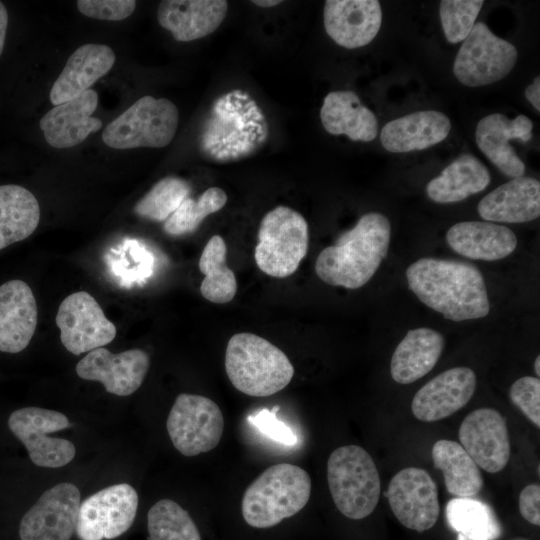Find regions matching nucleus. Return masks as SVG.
I'll list each match as a JSON object with an SVG mask.
<instances>
[{"instance_id":"1","label":"nucleus","mask_w":540,"mask_h":540,"mask_svg":"<svg viewBox=\"0 0 540 540\" xmlns=\"http://www.w3.org/2000/svg\"><path fill=\"white\" fill-rule=\"evenodd\" d=\"M406 278L418 299L446 319H479L490 311L484 278L469 263L421 258L406 269Z\"/></svg>"},{"instance_id":"2","label":"nucleus","mask_w":540,"mask_h":540,"mask_svg":"<svg viewBox=\"0 0 540 540\" xmlns=\"http://www.w3.org/2000/svg\"><path fill=\"white\" fill-rule=\"evenodd\" d=\"M391 239V224L377 212L363 215L334 245L324 248L315 263L317 276L325 283L347 289L365 285L385 259Z\"/></svg>"},{"instance_id":"3","label":"nucleus","mask_w":540,"mask_h":540,"mask_svg":"<svg viewBox=\"0 0 540 540\" xmlns=\"http://www.w3.org/2000/svg\"><path fill=\"white\" fill-rule=\"evenodd\" d=\"M225 369L232 385L253 397H266L281 391L294 375V367L281 349L247 332L234 334L229 339Z\"/></svg>"},{"instance_id":"4","label":"nucleus","mask_w":540,"mask_h":540,"mask_svg":"<svg viewBox=\"0 0 540 540\" xmlns=\"http://www.w3.org/2000/svg\"><path fill=\"white\" fill-rule=\"evenodd\" d=\"M311 494V479L301 467L275 464L260 474L246 489L242 515L254 528H269L304 508Z\"/></svg>"},{"instance_id":"5","label":"nucleus","mask_w":540,"mask_h":540,"mask_svg":"<svg viewBox=\"0 0 540 540\" xmlns=\"http://www.w3.org/2000/svg\"><path fill=\"white\" fill-rule=\"evenodd\" d=\"M327 481L334 504L347 518L363 519L376 508L380 477L374 460L362 447L335 449L327 461Z\"/></svg>"},{"instance_id":"6","label":"nucleus","mask_w":540,"mask_h":540,"mask_svg":"<svg viewBox=\"0 0 540 540\" xmlns=\"http://www.w3.org/2000/svg\"><path fill=\"white\" fill-rule=\"evenodd\" d=\"M308 224L297 211L277 206L261 220L254 257L258 268L275 278L292 275L305 257Z\"/></svg>"},{"instance_id":"7","label":"nucleus","mask_w":540,"mask_h":540,"mask_svg":"<svg viewBox=\"0 0 540 540\" xmlns=\"http://www.w3.org/2000/svg\"><path fill=\"white\" fill-rule=\"evenodd\" d=\"M178 122L179 112L174 103L147 95L109 123L102 140L114 149L162 148L173 140Z\"/></svg>"},{"instance_id":"8","label":"nucleus","mask_w":540,"mask_h":540,"mask_svg":"<svg viewBox=\"0 0 540 540\" xmlns=\"http://www.w3.org/2000/svg\"><path fill=\"white\" fill-rule=\"evenodd\" d=\"M517 57V49L512 43L493 34L483 22H477L463 40L453 72L465 86H484L507 76Z\"/></svg>"},{"instance_id":"9","label":"nucleus","mask_w":540,"mask_h":540,"mask_svg":"<svg viewBox=\"0 0 540 540\" xmlns=\"http://www.w3.org/2000/svg\"><path fill=\"white\" fill-rule=\"evenodd\" d=\"M167 431L174 447L184 456L209 452L220 442L224 419L219 406L201 395L177 396L167 418Z\"/></svg>"},{"instance_id":"10","label":"nucleus","mask_w":540,"mask_h":540,"mask_svg":"<svg viewBox=\"0 0 540 540\" xmlns=\"http://www.w3.org/2000/svg\"><path fill=\"white\" fill-rule=\"evenodd\" d=\"M8 426L37 466L59 468L75 456L76 449L71 441L48 435L70 426L61 412L40 407L20 408L11 413Z\"/></svg>"},{"instance_id":"11","label":"nucleus","mask_w":540,"mask_h":540,"mask_svg":"<svg viewBox=\"0 0 540 540\" xmlns=\"http://www.w3.org/2000/svg\"><path fill=\"white\" fill-rule=\"evenodd\" d=\"M138 494L129 484L106 487L87 497L79 507L76 534L80 540L114 539L133 524Z\"/></svg>"},{"instance_id":"12","label":"nucleus","mask_w":540,"mask_h":540,"mask_svg":"<svg viewBox=\"0 0 540 540\" xmlns=\"http://www.w3.org/2000/svg\"><path fill=\"white\" fill-rule=\"evenodd\" d=\"M56 325L63 346L74 355L107 345L116 336L115 325L85 291L74 292L61 302Z\"/></svg>"},{"instance_id":"13","label":"nucleus","mask_w":540,"mask_h":540,"mask_svg":"<svg viewBox=\"0 0 540 540\" xmlns=\"http://www.w3.org/2000/svg\"><path fill=\"white\" fill-rule=\"evenodd\" d=\"M385 496L397 520L408 529L426 531L439 517L438 488L424 469L408 467L397 472Z\"/></svg>"},{"instance_id":"14","label":"nucleus","mask_w":540,"mask_h":540,"mask_svg":"<svg viewBox=\"0 0 540 540\" xmlns=\"http://www.w3.org/2000/svg\"><path fill=\"white\" fill-rule=\"evenodd\" d=\"M80 504V491L74 484L64 482L49 488L22 517L20 539L70 540Z\"/></svg>"},{"instance_id":"15","label":"nucleus","mask_w":540,"mask_h":540,"mask_svg":"<svg viewBox=\"0 0 540 540\" xmlns=\"http://www.w3.org/2000/svg\"><path fill=\"white\" fill-rule=\"evenodd\" d=\"M460 445L477 464L489 473L503 470L511 455L509 432L504 417L495 409L479 408L462 421Z\"/></svg>"},{"instance_id":"16","label":"nucleus","mask_w":540,"mask_h":540,"mask_svg":"<svg viewBox=\"0 0 540 540\" xmlns=\"http://www.w3.org/2000/svg\"><path fill=\"white\" fill-rule=\"evenodd\" d=\"M149 364L148 354L141 349L113 354L100 347L77 363L76 373L84 380L101 382L108 393L128 396L141 386Z\"/></svg>"},{"instance_id":"17","label":"nucleus","mask_w":540,"mask_h":540,"mask_svg":"<svg viewBox=\"0 0 540 540\" xmlns=\"http://www.w3.org/2000/svg\"><path fill=\"white\" fill-rule=\"evenodd\" d=\"M476 375L468 367L448 369L421 387L413 397V415L423 422H435L463 408L476 389Z\"/></svg>"},{"instance_id":"18","label":"nucleus","mask_w":540,"mask_h":540,"mask_svg":"<svg viewBox=\"0 0 540 540\" xmlns=\"http://www.w3.org/2000/svg\"><path fill=\"white\" fill-rule=\"evenodd\" d=\"M323 18L332 40L344 48L355 49L376 37L382 23V9L377 0H327Z\"/></svg>"},{"instance_id":"19","label":"nucleus","mask_w":540,"mask_h":540,"mask_svg":"<svg viewBox=\"0 0 540 540\" xmlns=\"http://www.w3.org/2000/svg\"><path fill=\"white\" fill-rule=\"evenodd\" d=\"M532 121L525 115L509 120L500 113L482 118L476 127V143L483 154L506 176L522 177L525 164L513 150L509 141L528 142L532 136Z\"/></svg>"},{"instance_id":"20","label":"nucleus","mask_w":540,"mask_h":540,"mask_svg":"<svg viewBox=\"0 0 540 540\" xmlns=\"http://www.w3.org/2000/svg\"><path fill=\"white\" fill-rule=\"evenodd\" d=\"M97 105L98 94L89 89L50 109L39 124L47 143L54 148H71L97 132L102 127V121L92 117Z\"/></svg>"},{"instance_id":"21","label":"nucleus","mask_w":540,"mask_h":540,"mask_svg":"<svg viewBox=\"0 0 540 540\" xmlns=\"http://www.w3.org/2000/svg\"><path fill=\"white\" fill-rule=\"evenodd\" d=\"M37 325V304L29 285L19 279L0 286V351L18 353L30 343Z\"/></svg>"},{"instance_id":"22","label":"nucleus","mask_w":540,"mask_h":540,"mask_svg":"<svg viewBox=\"0 0 540 540\" xmlns=\"http://www.w3.org/2000/svg\"><path fill=\"white\" fill-rule=\"evenodd\" d=\"M225 0H164L157 10L159 24L179 42H189L213 33L227 15Z\"/></svg>"},{"instance_id":"23","label":"nucleus","mask_w":540,"mask_h":540,"mask_svg":"<svg viewBox=\"0 0 540 540\" xmlns=\"http://www.w3.org/2000/svg\"><path fill=\"white\" fill-rule=\"evenodd\" d=\"M116 60L114 51L103 44H84L68 58L50 91V101L57 106L89 88L110 71Z\"/></svg>"},{"instance_id":"24","label":"nucleus","mask_w":540,"mask_h":540,"mask_svg":"<svg viewBox=\"0 0 540 540\" xmlns=\"http://www.w3.org/2000/svg\"><path fill=\"white\" fill-rule=\"evenodd\" d=\"M478 213L492 223L532 221L540 215V182L532 177L513 178L484 196Z\"/></svg>"},{"instance_id":"25","label":"nucleus","mask_w":540,"mask_h":540,"mask_svg":"<svg viewBox=\"0 0 540 540\" xmlns=\"http://www.w3.org/2000/svg\"><path fill=\"white\" fill-rule=\"evenodd\" d=\"M451 122L442 112L417 111L384 125L380 134L383 147L392 153L423 150L443 141Z\"/></svg>"},{"instance_id":"26","label":"nucleus","mask_w":540,"mask_h":540,"mask_svg":"<svg viewBox=\"0 0 540 540\" xmlns=\"http://www.w3.org/2000/svg\"><path fill=\"white\" fill-rule=\"evenodd\" d=\"M446 241L456 253L484 261L503 259L517 246V237L511 229L488 221L456 223L448 229Z\"/></svg>"},{"instance_id":"27","label":"nucleus","mask_w":540,"mask_h":540,"mask_svg":"<svg viewBox=\"0 0 540 540\" xmlns=\"http://www.w3.org/2000/svg\"><path fill=\"white\" fill-rule=\"evenodd\" d=\"M444 348L441 333L426 327L409 330L397 345L390 363L393 380L410 384L428 374Z\"/></svg>"},{"instance_id":"28","label":"nucleus","mask_w":540,"mask_h":540,"mask_svg":"<svg viewBox=\"0 0 540 540\" xmlns=\"http://www.w3.org/2000/svg\"><path fill=\"white\" fill-rule=\"evenodd\" d=\"M320 118L328 133L344 134L353 141L370 142L378 133L375 114L352 91L330 92L324 98Z\"/></svg>"},{"instance_id":"29","label":"nucleus","mask_w":540,"mask_h":540,"mask_svg":"<svg viewBox=\"0 0 540 540\" xmlns=\"http://www.w3.org/2000/svg\"><path fill=\"white\" fill-rule=\"evenodd\" d=\"M489 183L486 166L475 156L463 154L427 184L426 192L434 202L455 203L483 191Z\"/></svg>"},{"instance_id":"30","label":"nucleus","mask_w":540,"mask_h":540,"mask_svg":"<svg viewBox=\"0 0 540 540\" xmlns=\"http://www.w3.org/2000/svg\"><path fill=\"white\" fill-rule=\"evenodd\" d=\"M40 220L36 197L19 185L0 186V250L29 237Z\"/></svg>"},{"instance_id":"31","label":"nucleus","mask_w":540,"mask_h":540,"mask_svg":"<svg viewBox=\"0 0 540 540\" xmlns=\"http://www.w3.org/2000/svg\"><path fill=\"white\" fill-rule=\"evenodd\" d=\"M431 454L435 468L443 473L449 494L473 497L481 491L483 479L480 469L459 443L447 439L438 440Z\"/></svg>"},{"instance_id":"32","label":"nucleus","mask_w":540,"mask_h":540,"mask_svg":"<svg viewBox=\"0 0 540 540\" xmlns=\"http://www.w3.org/2000/svg\"><path fill=\"white\" fill-rule=\"evenodd\" d=\"M450 527L458 533L457 540H496L502 528L493 509L472 497H455L446 505Z\"/></svg>"},{"instance_id":"33","label":"nucleus","mask_w":540,"mask_h":540,"mask_svg":"<svg viewBox=\"0 0 540 540\" xmlns=\"http://www.w3.org/2000/svg\"><path fill=\"white\" fill-rule=\"evenodd\" d=\"M226 254L224 239L214 235L206 243L199 259V269L204 274L200 292L205 299L217 304L230 302L237 292L236 277L226 264Z\"/></svg>"},{"instance_id":"34","label":"nucleus","mask_w":540,"mask_h":540,"mask_svg":"<svg viewBox=\"0 0 540 540\" xmlns=\"http://www.w3.org/2000/svg\"><path fill=\"white\" fill-rule=\"evenodd\" d=\"M149 540H201L188 512L170 499L156 502L147 514Z\"/></svg>"},{"instance_id":"35","label":"nucleus","mask_w":540,"mask_h":540,"mask_svg":"<svg viewBox=\"0 0 540 540\" xmlns=\"http://www.w3.org/2000/svg\"><path fill=\"white\" fill-rule=\"evenodd\" d=\"M226 202L227 195L219 187L208 188L198 200L188 197L165 221L164 231L171 236L193 233L207 216L222 209Z\"/></svg>"},{"instance_id":"36","label":"nucleus","mask_w":540,"mask_h":540,"mask_svg":"<svg viewBox=\"0 0 540 540\" xmlns=\"http://www.w3.org/2000/svg\"><path fill=\"white\" fill-rule=\"evenodd\" d=\"M191 187L178 177H165L158 181L134 207V212L152 221H166L188 198Z\"/></svg>"},{"instance_id":"37","label":"nucleus","mask_w":540,"mask_h":540,"mask_svg":"<svg viewBox=\"0 0 540 540\" xmlns=\"http://www.w3.org/2000/svg\"><path fill=\"white\" fill-rule=\"evenodd\" d=\"M484 4L482 0H442L439 15L447 41H463L472 30Z\"/></svg>"},{"instance_id":"38","label":"nucleus","mask_w":540,"mask_h":540,"mask_svg":"<svg viewBox=\"0 0 540 540\" xmlns=\"http://www.w3.org/2000/svg\"><path fill=\"white\" fill-rule=\"evenodd\" d=\"M512 403L537 427H540V380L538 377L524 376L510 387Z\"/></svg>"},{"instance_id":"39","label":"nucleus","mask_w":540,"mask_h":540,"mask_svg":"<svg viewBox=\"0 0 540 540\" xmlns=\"http://www.w3.org/2000/svg\"><path fill=\"white\" fill-rule=\"evenodd\" d=\"M76 4L83 15L108 21L127 18L136 7L134 0H78Z\"/></svg>"},{"instance_id":"40","label":"nucleus","mask_w":540,"mask_h":540,"mask_svg":"<svg viewBox=\"0 0 540 540\" xmlns=\"http://www.w3.org/2000/svg\"><path fill=\"white\" fill-rule=\"evenodd\" d=\"M277 410H279L277 406L272 411L262 409L250 415L248 420L272 440L292 446L297 442V437L288 425L276 418Z\"/></svg>"},{"instance_id":"41","label":"nucleus","mask_w":540,"mask_h":540,"mask_svg":"<svg viewBox=\"0 0 540 540\" xmlns=\"http://www.w3.org/2000/svg\"><path fill=\"white\" fill-rule=\"evenodd\" d=\"M519 511L526 521L536 526L540 525L539 484H529L522 489L519 495Z\"/></svg>"},{"instance_id":"42","label":"nucleus","mask_w":540,"mask_h":540,"mask_svg":"<svg viewBox=\"0 0 540 540\" xmlns=\"http://www.w3.org/2000/svg\"><path fill=\"white\" fill-rule=\"evenodd\" d=\"M525 97L533 105V107L540 111V77L537 76L533 83L526 87Z\"/></svg>"},{"instance_id":"43","label":"nucleus","mask_w":540,"mask_h":540,"mask_svg":"<svg viewBox=\"0 0 540 540\" xmlns=\"http://www.w3.org/2000/svg\"><path fill=\"white\" fill-rule=\"evenodd\" d=\"M7 26L8 12L5 5L0 1V56L4 48Z\"/></svg>"},{"instance_id":"44","label":"nucleus","mask_w":540,"mask_h":540,"mask_svg":"<svg viewBox=\"0 0 540 540\" xmlns=\"http://www.w3.org/2000/svg\"><path fill=\"white\" fill-rule=\"evenodd\" d=\"M256 6L264 7V8H270L277 6L278 4L282 3V1L278 0H254L251 1Z\"/></svg>"},{"instance_id":"45","label":"nucleus","mask_w":540,"mask_h":540,"mask_svg":"<svg viewBox=\"0 0 540 540\" xmlns=\"http://www.w3.org/2000/svg\"><path fill=\"white\" fill-rule=\"evenodd\" d=\"M534 370L537 377H539L540 376V357L539 356H537V358L535 359Z\"/></svg>"},{"instance_id":"46","label":"nucleus","mask_w":540,"mask_h":540,"mask_svg":"<svg viewBox=\"0 0 540 540\" xmlns=\"http://www.w3.org/2000/svg\"><path fill=\"white\" fill-rule=\"evenodd\" d=\"M513 540H528V539H526V538H515Z\"/></svg>"}]
</instances>
